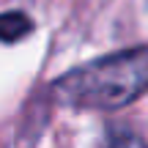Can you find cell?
I'll list each match as a JSON object with an SVG mask.
<instances>
[{
	"label": "cell",
	"mask_w": 148,
	"mask_h": 148,
	"mask_svg": "<svg viewBox=\"0 0 148 148\" xmlns=\"http://www.w3.org/2000/svg\"><path fill=\"white\" fill-rule=\"evenodd\" d=\"M148 90V47H132L96 58L60 74L52 96L60 104L79 110H121Z\"/></svg>",
	"instance_id": "6da1fadb"
},
{
	"label": "cell",
	"mask_w": 148,
	"mask_h": 148,
	"mask_svg": "<svg viewBox=\"0 0 148 148\" xmlns=\"http://www.w3.org/2000/svg\"><path fill=\"white\" fill-rule=\"evenodd\" d=\"M33 19L25 11H5L0 14V41L3 44H16L25 36H30Z\"/></svg>",
	"instance_id": "7a4b0ae2"
}]
</instances>
